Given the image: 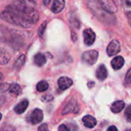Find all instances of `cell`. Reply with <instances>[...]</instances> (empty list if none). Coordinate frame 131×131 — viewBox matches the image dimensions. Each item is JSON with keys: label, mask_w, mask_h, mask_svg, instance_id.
<instances>
[{"label": "cell", "mask_w": 131, "mask_h": 131, "mask_svg": "<svg viewBox=\"0 0 131 131\" xmlns=\"http://www.w3.org/2000/svg\"><path fill=\"white\" fill-rule=\"evenodd\" d=\"M1 18L12 25L28 28L38 21L39 14L36 9L25 12L5 8V10L1 13Z\"/></svg>", "instance_id": "1"}, {"label": "cell", "mask_w": 131, "mask_h": 131, "mask_svg": "<svg viewBox=\"0 0 131 131\" xmlns=\"http://www.w3.org/2000/svg\"><path fill=\"white\" fill-rule=\"evenodd\" d=\"M35 6L36 2L34 0H15L10 3L6 8L29 12L35 10Z\"/></svg>", "instance_id": "2"}, {"label": "cell", "mask_w": 131, "mask_h": 131, "mask_svg": "<svg viewBox=\"0 0 131 131\" xmlns=\"http://www.w3.org/2000/svg\"><path fill=\"white\" fill-rule=\"evenodd\" d=\"M96 2L104 12L108 13H115L118 10L114 0H96Z\"/></svg>", "instance_id": "3"}, {"label": "cell", "mask_w": 131, "mask_h": 131, "mask_svg": "<svg viewBox=\"0 0 131 131\" xmlns=\"http://www.w3.org/2000/svg\"><path fill=\"white\" fill-rule=\"evenodd\" d=\"M98 58V52L95 50H90L84 52L82 55V60L84 63L93 65L97 62Z\"/></svg>", "instance_id": "4"}, {"label": "cell", "mask_w": 131, "mask_h": 131, "mask_svg": "<svg viewBox=\"0 0 131 131\" xmlns=\"http://www.w3.org/2000/svg\"><path fill=\"white\" fill-rule=\"evenodd\" d=\"M83 36H84V44L88 46L92 45L96 39V35L94 31L91 28H86L83 31Z\"/></svg>", "instance_id": "5"}, {"label": "cell", "mask_w": 131, "mask_h": 131, "mask_svg": "<svg viewBox=\"0 0 131 131\" xmlns=\"http://www.w3.org/2000/svg\"><path fill=\"white\" fill-rule=\"evenodd\" d=\"M121 51V44L119 42V41L114 39L112 40L107 48V53L109 56H114L116 55L117 54H118Z\"/></svg>", "instance_id": "6"}, {"label": "cell", "mask_w": 131, "mask_h": 131, "mask_svg": "<svg viewBox=\"0 0 131 131\" xmlns=\"http://www.w3.org/2000/svg\"><path fill=\"white\" fill-rule=\"evenodd\" d=\"M43 117V112L40 109H35L30 116V121L32 124H38L42 121Z\"/></svg>", "instance_id": "7"}, {"label": "cell", "mask_w": 131, "mask_h": 131, "mask_svg": "<svg viewBox=\"0 0 131 131\" xmlns=\"http://www.w3.org/2000/svg\"><path fill=\"white\" fill-rule=\"evenodd\" d=\"M58 84L61 90H66L73 84V81L71 78L68 77H61L59 78Z\"/></svg>", "instance_id": "8"}, {"label": "cell", "mask_w": 131, "mask_h": 131, "mask_svg": "<svg viewBox=\"0 0 131 131\" xmlns=\"http://www.w3.org/2000/svg\"><path fill=\"white\" fill-rule=\"evenodd\" d=\"M65 5L64 0H54L52 6H51V12L54 13H59L61 12Z\"/></svg>", "instance_id": "9"}, {"label": "cell", "mask_w": 131, "mask_h": 131, "mask_svg": "<svg viewBox=\"0 0 131 131\" xmlns=\"http://www.w3.org/2000/svg\"><path fill=\"white\" fill-rule=\"evenodd\" d=\"M96 76H97V78L99 79L100 81H104L107 78V70L104 64H101L97 68V71H96Z\"/></svg>", "instance_id": "10"}, {"label": "cell", "mask_w": 131, "mask_h": 131, "mask_svg": "<svg viewBox=\"0 0 131 131\" xmlns=\"http://www.w3.org/2000/svg\"><path fill=\"white\" fill-rule=\"evenodd\" d=\"M82 121L84 126L88 128H94L97 125V120L91 115H87L84 117Z\"/></svg>", "instance_id": "11"}, {"label": "cell", "mask_w": 131, "mask_h": 131, "mask_svg": "<svg viewBox=\"0 0 131 131\" xmlns=\"http://www.w3.org/2000/svg\"><path fill=\"white\" fill-rule=\"evenodd\" d=\"M28 107V101L27 100H23L22 101H21L19 104H18L15 107L14 111H15V112L16 114H21L24 113L26 111Z\"/></svg>", "instance_id": "12"}, {"label": "cell", "mask_w": 131, "mask_h": 131, "mask_svg": "<svg viewBox=\"0 0 131 131\" xmlns=\"http://www.w3.org/2000/svg\"><path fill=\"white\" fill-rule=\"evenodd\" d=\"M124 59L121 56H117L111 61L112 68L114 70H119V69H121L124 66Z\"/></svg>", "instance_id": "13"}, {"label": "cell", "mask_w": 131, "mask_h": 131, "mask_svg": "<svg viewBox=\"0 0 131 131\" xmlns=\"http://www.w3.org/2000/svg\"><path fill=\"white\" fill-rule=\"evenodd\" d=\"M124 107H125V103L123 101H115L112 104L111 109V111L113 113L118 114V113H120L121 111H123Z\"/></svg>", "instance_id": "14"}, {"label": "cell", "mask_w": 131, "mask_h": 131, "mask_svg": "<svg viewBox=\"0 0 131 131\" xmlns=\"http://www.w3.org/2000/svg\"><path fill=\"white\" fill-rule=\"evenodd\" d=\"M46 61H47L46 57L43 54L38 53V54H35L34 57V63L38 67H41L44 64H45Z\"/></svg>", "instance_id": "15"}, {"label": "cell", "mask_w": 131, "mask_h": 131, "mask_svg": "<svg viewBox=\"0 0 131 131\" xmlns=\"http://www.w3.org/2000/svg\"><path fill=\"white\" fill-rule=\"evenodd\" d=\"M9 93L14 96H18L21 94V88L18 84H12L9 86Z\"/></svg>", "instance_id": "16"}, {"label": "cell", "mask_w": 131, "mask_h": 131, "mask_svg": "<svg viewBox=\"0 0 131 131\" xmlns=\"http://www.w3.org/2000/svg\"><path fill=\"white\" fill-rule=\"evenodd\" d=\"M48 84L47 81H42L38 83V84L36 85V89L39 92H43L45 91L46 90H48Z\"/></svg>", "instance_id": "17"}, {"label": "cell", "mask_w": 131, "mask_h": 131, "mask_svg": "<svg viewBox=\"0 0 131 131\" xmlns=\"http://www.w3.org/2000/svg\"><path fill=\"white\" fill-rule=\"evenodd\" d=\"M25 56L24 54H21V55L18 58V59L16 61V62H15L14 67H15V68H17V69H19V68H20L21 67H22V65L25 64Z\"/></svg>", "instance_id": "18"}, {"label": "cell", "mask_w": 131, "mask_h": 131, "mask_svg": "<svg viewBox=\"0 0 131 131\" xmlns=\"http://www.w3.org/2000/svg\"><path fill=\"white\" fill-rule=\"evenodd\" d=\"M9 59H10L9 55L7 54V52L4 51L3 48H2V51H1V63L2 64H6V63L8 62Z\"/></svg>", "instance_id": "19"}, {"label": "cell", "mask_w": 131, "mask_h": 131, "mask_svg": "<svg viewBox=\"0 0 131 131\" xmlns=\"http://www.w3.org/2000/svg\"><path fill=\"white\" fill-rule=\"evenodd\" d=\"M46 26H47V21H45L41 25V26L39 27L38 31V35H39L40 37H42V36H43V35H44V33H45V29H46Z\"/></svg>", "instance_id": "20"}, {"label": "cell", "mask_w": 131, "mask_h": 131, "mask_svg": "<svg viewBox=\"0 0 131 131\" xmlns=\"http://www.w3.org/2000/svg\"><path fill=\"white\" fill-rule=\"evenodd\" d=\"M125 116L127 117V121L131 123V105L127 107V109L125 111Z\"/></svg>", "instance_id": "21"}, {"label": "cell", "mask_w": 131, "mask_h": 131, "mask_svg": "<svg viewBox=\"0 0 131 131\" xmlns=\"http://www.w3.org/2000/svg\"><path fill=\"white\" fill-rule=\"evenodd\" d=\"M54 99V97L51 94H46L41 97V101L43 102H51Z\"/></svg>", "instance_id": "22"}, {"label": "cell", "mask_w": 131, "mask_h": 131, "mask_svg": "<svg viewBox=\"0 0 131 131\" xmlns=\"http://www.w3.org/2000/svg\"><path fill=\"white\" fill-rule=\"evenodd\" d=\"M125 80L127 83H131V68L129 69V71H127V73L126 74Z\"/></svg>", "instance_id": "23"}, {"label": "cell", "mask_w": 131, "mask_h": 131, "mask_svg": "<svg viewBox=\"0 0 131 131\" xmlns=\"http://www.w3.org/2000/svg\"><path fill=\"white\" fill-rule=\"evenodd\" d=\"M38 131H49L48 128V125L46 124H41L39 127H38Z\"/></svg>", "instance_id": "24"}, {"label": "cell", "mask_w": 131, "mask_h": 131, "mask_svg": "<svg viewBox=\"0 0 131 131\" xmlns=\"http://www.w3.org/2000/svg\"><path fill=\"white\" fill-rule=\"evenodd\" d=\"M58 131H70V129L64 124H61L58 127Z\"/></svg>", "instance_id": "25"}, {"label": "cell", "mask_w": 131, "mask_h": 131, "mask_svg": "<svg viewBox=\"0 0 131 131\" xmlns=\"http://www.w3.org/2000/svg\"><path fill=\"white\" fill-rule=\"evenodd\" d=\"M2 131H15V128L12 127H9V126H5V127L2 128Z\"/></svg>", "instance_id": "26"}, {"label": "cell", "mask_w": 131, "mask_h": 131, "mask_svg": "<svg viewBox=\"0 0 131 131\" xmlns=\"http://www.w3.org/2000/svg\"><path fill=\"white\" fill-rule=\"evenodd\" d=\"M107 131H118V130H117V128L115 126H111L107 129Z\"/></svg>", "instance_id": "27"}, {"label": "cell", "mask_w": 131, "mask_h": 131, "mask_svg": "<svg viewBox=\"0 0 131 131\" xmlns=\"http://www.w3.org/2000/svg\"><path fill=\"white\" fill-rule=\"evenodd\" d=\"M127 18H128L129 23H130V25H131V12H128L127 14Z\"/></svg>", "instance_id": "28"}, {"label": "cell", "mask_w": 131, "mask_h": 131, "mask_svg": "<svg viewBox=\"0 0 131 131\" xmlns=\"http://www.w3.org/2000/svg\"><path fill=\"white\" fill-rule=\"evenodd\" d=\"M88 88H93L94 86V82H89L88 84Z\"/></svg>", "instance_id": "29"}, {"label": "cell", "mask_w": 131, "mask_h": 131, "mask_svg": "<svg viewBox=\"0 0 131 131\" xmlns=\"http://www.w3.org/2000/svg\"><path fill=\"white\" fill-rule=\"evenodd\" d=\"M51 2V0H43V3L45 5H48L49 4V2Z\"/></svg>", "instance_id": "30"}, {"label": "cell", "mask_w": 131, "mask_h": 131, "mask_svg": "<svg viewBox=\"0 0 131 131\" xmlns=\"http://www.w3.org/2000/svg\"><path fill=\"white\" fill-rule=\"evenodd\" d=\"M126 4L127 5V6H131V2L130 0H126Z\"/></svg>", "instance_id": "31"}, {"label": "cell", "mask_w": 131, "mask_h": 131, "mask_svg": "<svg viewBox=\"0 0 131 131\" xmlns=\"http://www.w3.org/2000/svg\"><path fill=\"white\" fill-rule=\"evenodd\" d=\"M126 131H131V128L130 129H127V130H126Z\"/></svg>", "instance_id": "32"}, {"label": "cell", "mask_w": 131, "mask_h": 131, "mask_svg": "<svg viewBox=\"0 0 131 131\" xmlns=\"http://www.w3.org/2000/svg\"><path fill=\"white\" fill-rule=\"evenodd\" d=\"M96 131H99V130H96Z\"/></svg>", "instance_id": "33"}]
</instances>
